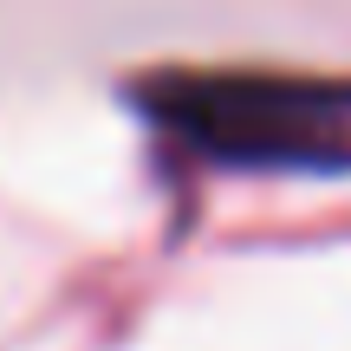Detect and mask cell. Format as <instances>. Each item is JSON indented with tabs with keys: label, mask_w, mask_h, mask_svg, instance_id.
<instances>
[{
	"label": "cell",
	"mask_w": 351,
	"mask_h": 351,
	"mask_svg": "<svg viewBox=\"0 0 351 351\" xmlns=\"http://www.w3.org/2000/svg\"><path fill=\"white\" fill-rule=\"evenodd\" d=\"M176 150L221 169H351V78L313 72H169L137 91Z\"/></svg>",
	"instance_id": "cell-1"
}]
</instances>
